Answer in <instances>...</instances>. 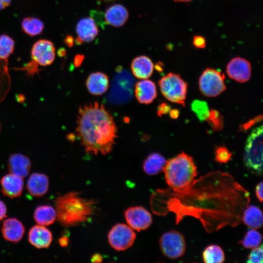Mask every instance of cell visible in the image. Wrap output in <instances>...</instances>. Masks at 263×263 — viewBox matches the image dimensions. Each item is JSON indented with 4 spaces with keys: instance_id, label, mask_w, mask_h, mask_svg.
Wrapping results in <instances>:
<instances>
[{
    "instance_id": "6da1fadb",
    "label": "cell",
    "mask_w": 263,
    "mask_h": 263,
    "mask_svg": "<svg viewBox=\"0 0 263 263\" xmlns=\"http://www.w3.org/2000/svg\"><path fill=\"white\" fill-rule=\"evenodd\" d=\"M249 201L248 192L232 176L214 171L181 189H158L151 197V206L159 215L173 212L177 224L186 216L195 217L206 231L212 232L239 225Z\"/></svg>"
},
{
    "instance_id": "7a4b0ae2",
    "label": "cell",
    "mask_w": 263,
    "mask_h": 263,
    "mask_svg": "<svg viewBox=\"0 0 263 263\" xmlns=\"http://www.w3.org/2000/svg\"><path fill=\"white\" fill-rule=\"evenodd\" d=\"M76 133L88 154L103 155L114 148L117 127L112 113L95 101L81 106L78 111Z\"/></svg>"
},
{
    "instance_id": "3957f363",
    "label": "cell",
    "mask_w": 263,
    "mask_h": 263,
    "mask_svg": "<svg viewBox=\"0 0 263 263\" xmlns=\"http://www.w3.org/2000/svg\"><path fill=\"white\" fill-rule=\"evenodd\" d=\"M94 202L84 198L77 192H71L55 201L56 218L59 223L70 226L87 221L93 214Z\"/></svg>"
},
{
    "instance_id": "277c9868",
    "label": "cell",
    "mask_w": 263,
    "mask_h": 263,
    "mask_svg": "<svg viewBox=\"0 0 263 263\" xmlns=\"http://www.w3.org/2000/svg\"><path fill=\"white\" fill-rule=\"evenodd\" d=\"M163 171L167 184L175 190L189 186L198 175L193 159L183 152L167 161Z\"/></svg>"
},
{
    "instance_id": "5b68a950",
    "label": "cell",
    "mask_w": 263,
    "mask_h": 263,
    "mask_svg": "<svg viewBox=\"0 0 263 263\" xmlns=\"http://www.w3.org/2000/svg\"><path fill=\"white\" fill-rule=\"evenodd\" d=\"M245 166L252 173H263V126L254 129L247 138L244 149Z\"/></svg>"
},
{
    "instance_id": "8992f818",
    "label": "cell",
    "mask_w": 263,
    "mask_h": 263,
    "mask_svg": "<svg viewBox=\"0 0 263 263\" xmlns=\"http://www.w3.org/2000/svg\"><path fill=\"white\" fill-rule=\"evenodd\" d=\"M161 92L169 101L185 106L187 84L178 75L169 73L158 82Z\"/></svg>"
},
{
    "instance_id": "52a82bcc",
    "label": "cell",
    "mask_w": 263,
    "mask_h": 263,
    "mask_svg": "<svg viewBox=\"0 0 263 263\" xmlns=\"http://www.w3.org/2000/svg\"><path fill=\"white\" fill-rule=\"evenodd\" d=\"M159 245L164 255L170 259L183 256L186 248L184 236L175 230L163 234L160 239Z\"/></svg>"
},
{
    "instance_id": "ba28073f",
    "label": "cell",
    "mask_w": 263,
    "mask_h": 263,
    "mask_svg": "<svg viewBox=\"0 0 263 263\" xmlns=\"http://www.w3.org/2000/svg\"><path fill=\"white\" fill-rule=\"evenodd\" d=\"M224 79L225 75L221 72L213 69H206L199 78L201 92L207 97L218 96L225 90Z\"/></svg>"
},
{
    "instance_id": "9c48e42d",
    "label": "cell",
    "mask_w": 263,
    "mask_h": 263,
    "mask_svg": "<svg viewBox=\"0 0 263 263\" xmlns=\"http://www.w3.org/2000/svg\"><path fill=\"white\" fill-rule=\"evenodd\" d=\"M136 234L132 228L123 224L115 225L108 234L111 246L117 251H123L133 244Z\"/></svg>"
},
{
    "instance_id": "30bf717a",
    "label": "cell",
    "mask_w": 263,
    "mask_h": 263,
    "mask_svg": "<svg viewBox=\"0 0 263 263\" xmlns=\"http://www.w3.org/2000/svg\"><path fill=\"white\" fill-rule=\"evenodd\" d=\"M55 47L51 41L44 39H39L36 42L32 47V60L38 65H50L55 60Z\"/></svg>"
},
{
    "instance_id": "8fae6325",
    "label": "cell",
    "mask_w": 263,
    "mask_h": 263,
    "mask_svg": "<svg viewBox=\"0 0 263 263\" xmlns=\"http://www.w3.org/2000/svg\"><path fill=\"white\" fill-rule=\"evenodd\" d=\"M124 216L129 226L138 231L148 228L152 224L150 213L142 207L128 208L124 212Z\"/></svg>"
},
{
    "instance_id": "7c38bea8",
    "label": "cell",
    "mask_w": 263,
    "mask_h": 263,
    "mask_svg": "<svg viewBox=\"0 0 263 263\" xmlns=\"http://www.w3.org/2000/svg\"><path fill=\"white\" fill-rule=\"evenodd\" d=\"M226 72L231 78L239 82H245L250 78L251 65L246 59L236 57L232 59L228 63Z\"/></svg>"
},
{
    "instance_id": "4fadbf2b",
    "label": "cell",
    "mask_w": 263,
    "mask_h": 263,
    "mask_svg": "<svg viewBox=\"0 0 263 263\" xmlns=\"http://www.w3.org/2000/svg\"><path fill=\"white\" fill-rule=\"evenodd\" d=\"M0 184L3 194L10 198H15L22 193L24 182L23 178L10 173L2 177Z\"/></svg>"
},
{
    "instance_id": "5bb4252c",
    "label": "cell",
    "mask_w": 263,
    "mask_h": 263,
    "mask_svg": "<svg viewBox=\"0 0 263 263\" xmlns=\"http://www.w3.org/2000/svg\"><path fill=\"white\" fill-rule=\"evenodd\" d=\"M134 94L139 103L149 104L152 102L157 96L156 87L152 81L142 79L136 83Z\"/></svg>"
},
{
    "instance_id": "9a60e30c",
    "label": "cell",
    "mask_w": 263,
    "mask_h": 263,
    "mask_svg": "<svg viewBox=\"0 0 263 263\" xmlns=\"http://www.w3.org/2000/svg\"><path fill=\"white\" fill-rule=\"evenodd\" d=\"M24 232V225L16 218H8L3 222L1 233L4 239L6 241L18 243L22 238Z\"/></svg>"
},
{
    "instance_id": "2e32d148",
    "label": "cell",
    "mask_w": 263,
    "mask_h": 263,
    "mask_svg": "<svg viewBox=\"0 0 263 263\" xmlns=\"http://www.w3.org/2000/svg\"><path fill=\"white\" fill-rule=\"evenodd\" d=\"M53 240L51 232L44 226L36 225L28 233L29 242L37 248L48 247Z\"/></svg>"
},
{
    "instance_id": "e0dca14e",
    "label": "cell",
    "mask_w": 263,
    "mask_h": 263,
    "mask_svg": "<svg viewBox=\"0 0 263 263\" xmlns=\"http://www.w3.org/2000/svg\"><path fill=\"white\" fill-rule=\"evenodd\" d=\"M31 167L30 159L22 154L15 153L9 158L8 168L10 173L24 178L28 175Z\"/></svg>"
},
{
    "instance_id": "ac0fdd59",
    "label": "cell",
    "mask_w": 263,
    "mask_h": 263,
    "mask_svg": "<svg viewBox=\"0 0 263 263\" xmlns=\"http://www.w3.org/2000/svg\"><path fill=\"white\" fill-rule=\"evenodd\" d=\"M86 85L89 92L94 95H101L106 92L109 86L108 76L105 74L96 72L88 76Z\"/></svg>"
},
{
    "instance_id": "d6986e66",
    "label": "cell",
    "mask_w": 263,
    "mask_h": 263,
    "mask_svg": "<svg viewBox=\"0 0 263 263\" xmlns=\"http://www.w3.org/2000/svg\"><path fill=\"white\" fill-rule=\"evenodd\" d=\"M129 16V12L125 7L120 4H114L106 10L104 19L108 24L119 27L127 22Z\"/></svg>"
},
{
    "instance_id": "ffe728a7",
    "label": "cell",
    "mask_w": 263,
    "mask_h": 263,
    "mask_svg": "<svg viewBox=\"0 0 263 263\" xmlns=\"http://www.w3.org/2000/svg\"><path fill=\"white\" fill-rule=\"evenodd\" d=\"M49 179L43 173H34L29 177L27 182V189L32 196L39 197L43 196L49 188Z\"/></svg>"
},
{
    "instance_id": "44dd1931",
    "label": "cell",
    "mask_w": 263,
    "mask_h": 263,
    "mask_svg": "<svg viewBox=\"0 0 263 263\" xmlns=\"http://www.w3.org/2000/svg\"><path fill=\"white\" fill-rule=\"evenodd\" d=\"M131 68L133 75L140 79H148L153 71V63L147 56H139L132 61Z\"/></svg>"
},
{
    "instance_id": "7402d4cb",
    "label": "cell",
    "mask_w": 263,
    "mask_h": 263,
    "mask_svg": "<svg viewBox=\"0 0 263 263\" xmlns=\"http://www.w3.org/2000/svg\"><path fill=\"white\" fill-rule=\"evenodd\" d=\"M77 38L82 41L89 42L93 41L98 34V29L92 18L81 19L76 26Z\"/></svg>"
},
{
    "instance_id": "603a6c76",
    "label": "cell",
    "mask_w": 263,
    "mask_h": 263,
    "mask_svg": "<svg viewBox=\"0 0 263 263\" xmlns=\"http://www.w3.org/2000/svg\"><path fill=\"white\" fill-rule=\"evenodd\" d=\"M242 219L246 226L252 229H260L263 226L262 211L257 206H249L244 209L243 211Z\"/></svg>"
},
{
    "instance_id": "cb8c5ba5",
    "label": "cell",
    "mask_w": 263,
    "mask_h": 263,
    "mask_svg": "<svg viewBox=\"0 0 263 263\" xmlns=\"http://www.w3.org/2000/svg\"><path fill=\"white\" fill-rule=\"evenodd\" d=\"M167 160L157 152L149 155L143 164L144 172L148 175H154L163 171Z\"/></svg>"
},
{
    "instance_id": "d4e9b609",
    "label": "cell",
    "mask_w": 263,
    "mask_h": 263,
    "mask_svg": "<svg viewBox=\"0 0 263 263\" xmlns=\"http://www.w3.org/2000/svg\"><path fill=\"white\" fill-rule=\"evenodd\" d=\"M34 219L39 225L49 226L53 224L56 219V210L50 206H39L34 211Z\"/></svg>"
},
{
    "instance_id": "484cf974",
    "label": "cell",
    "mask_w": 263,
    "mask_h": 263,
    "mask_svg": "<svg viewBox=\"0 0 263 263\" xmlns=\"http://www.w3.org/2000/svg\"><path fill=\"white\" fill-rule=\"evenodd\" d=\"M44 28V24L39 19L27 17L21 22V29L28 35L33 37L41 34Z\"/></svg>"
},
{
    "instance_id": "4316f807",
    "label": "cell",
    "mask_w": 263,
    "mask_h": 263,
    "mask_svg": "<svg viewBox=\"0 0 263 263\" xmlns=\"http://www.w3.org/2000/svg\"><path fill=\"white\" fill-rule=\"evenodd\" d=\"M11 87V78L8 70V61L0 59V103L6 97Z\"/></svg>"
},
{
    "instance_id": "83f0119b",
    "label": "cell",
    "mask_w": 263,
    "mask_h": 263,
    "mask_svg": "<svg viewBox=\"0 0 263 263\" xmlns=\"http://www.w3.org/2000/svg\"><path fill=\"white\" fill-rule=\"evenodd\" d=\"M202 257L204 262L206 263H222L225 260L223 250L215 244L207 246L203 252Z\"/></svg>"
},
{
    "instance_id": "f1b7e54d",
    "label": "cell",
    "mask_w": 263,
    "mask_h": 263,
    "mask_svg": "<svg viewBox=\"0 0 263 263\" xmlns=\"http://www.w3.org/2000/svg\"><path fill=\"white\" fill-rule=\"evenodd\" d=\"M262 240V234L255 229H252L246 233L239 243L245 248L253 249L260 246Z\"/></svg>"
},
{
    "instance_id": "f546056e",
    "label": "cell",
    "mask_w": 263,
    "mask_h": 263,
    "mask_svg": "<svg viewBox=\"0 0 263 263\" xmlns=\"http://www.w3.org/2000/svg\"><path fill=\"white\" fill-rule=\"evenodd\" d=\"M15 48V41L9 36H0V59L7 61L8 58L13 53Z\"/></svg>"
},
{
    "instance_id": "4dcf8cb0",
    "label": "cell",
    "mask_w": 263,
    "mask_h": 263,
    "mask_svg": "<svg viewBox=\"0 0 263 263\" xmlns=\"http://www.w3.org/2000/svg\"><path fill=\"white\" fill-rule=\"evenodd\" d=\"M191 107L200 121L206 120L209 112L207 102L200 100H194L191 103Z\"/></svg>"
},
{
    "instance_id": "1f68e13d",
    "label": "cell",
    "mask_w": 263,
    "mask_h": 263,
    "mask_svg": "<svg viewBox=\"0 0 263 263\" xmlns=\"http://www.w3.org/2000/svg\"><path fill=\"white\" fill-rule=\"evenodd\" d=\"M206 121L210 125L213 131H220L223 128V117L220 113L217 110H209Z\"/></svg>"
},
{
    "instance_id": "d6a6232c",
    "label": "cell",
    "mask_w": 263,
    "mask_h": 263,
    "mask_svg": "<svg viewBox=\"0 0 263 263\" xmlns=\"http://www.w3.org/2000/svg\"><path fill=\"white\" fill-rule=\"evenodd\" d=\"M232 155L225 146L217 147L215 150V160L220 164L226 163L231 159Z\"/></svg>"
},
{
    "instance_id": "836d02e7",
    "label": "cell",
    "mask_w": 263,
    "mask_h": 263,
    "mask_svg": "<svg viewBox=\"0 0 263 263\" xmlns=\"http://www.w3.org/2000/svg\"><path fill=\"white\" fill-rule=\"evenodd\" d=\"M263 260V245L253 248L250 252L246 262L248 263H262Z\"/></svg>"
},
{
    "instance_id": "e575fe53",
    "label": "cell",
    "mask_w": 263,
    "mask_h": 263,
    "mask_svg": "<svg viewBox=\"0 0 263 263\" xmlns=\"http://www.w3.org/2000/svg\"><path fill=\"white\" fill-rule=\"evenodd\" d=\"M38 66L36 63L31 60L23 67L17 69V70L25 71L28 75L31 76L38 72Z\"/></svg>"
},
{
    "instance_id": "d590c367",
    "label": "cell",
    "mask_w": 263,
    "mask_h": 263,
    "mask_svg": "<svg viewBox=\"0 0 263 263\" xmlns=\"http://www.w3.org/2000/svg\"><path fill=\"white\" fill-rule=\"evenodd\" d=\"M263 119L262 115L257 116V117L250 120L246 123L242 124L240 126L239 128L240 131H246L256 123L261 121Z\"/></svg>"
},
{
    "instance_id": "8d00e7d4",
    "label": "cell",
    "mask_w": 263,
    "mask_h": 263,
    "mask_svg": "<svg viewBox=\"0 0 263 263\" xmlns=\"http://www.w3.org/2000/svg\"><path fill=\"white\" fill-rule=\"evenodd\" d=\"M193 45L198 48H204L206 47V40L201 36H194L193 39Z\"/></svg>"
},
{
    "instance_id": "74e56055",
    "label": "cell",
    "mask_w": 263,
    "mask_h": 263,
    "mask_svg": "<svg viewBox=\"0 0 263 263\" xmlns=\"http://www.w3.org/2000/svg\"><path fill=\"white\" fill-rule=\"evenodd\" d=\"M170 111V107L166 103L160 104L157 109V114L159 116L166 114Z\"/></svg>"
},
{
    "instance_id": "f35d334b",
    "label": "cell",
    "mask_w": 263,
    "mask_h": 263,
    "mask_svg": "<svg viewBox=\"0 0 263 263\" xmlns=\"http://www.w3.org/2000/svg\"><path fill=\"white\" fill-rule=\"evenodd\" d=\"M263 181L258 184L256 187V195L260 202H263Z\"/></svg>"
},
{
    "instance_id": "ab89813d",
    "label": "cell",
    "mask_w": 263,
    "mask_h": 263,
    "mask_svg": "<svg viewBox=\"0 0 263 263\" xmlns=\"http://www.w3.org/2000/svg\"><path fill=\"white\" fill-rule=\"evenodd\" d=\"M7 208L5 204L0 200V222L6 216Z\"/></svg>"
},
{
    "instance_id": "60d3db41",
    "label": "cell",
    "mask_w": 263,
    "mask_h": 263,
    "mask_svg": "<svg viewBox=\"0 0 263 263\" xmlns=\"http://www.w3.org/2000/svg\"><path fill=\"white\" fill-rule=\"evenodd\" d=\"M75 40L73 37L67 35L64 39V43L69 47H72L74 44Z\"/></svg>"
},
{
    "instance_id": "b9f144b4",
    "label": "cell",
    "mask_w": 263,
    "mask_h": 263,
    "mask_svg": "<svg viewBox=\"0 0 263 263\" xmlns=\"http://www.w3.org/2000/svg\"><path fill=\"white\" fill-rule=\"evenodd\" d=\"M12 0H0V10H3L9 6Z\"/></svg>"
},
{
    "instance_id": "7bdbcfd3",
    "label": "cell",
    "mask_w": 263,
    "mask_h": 263,
    "mask_svg": "<svg viewBox=\"0 0 263 263\" xmlns=\"http://www.w3.org/2000/svg\"><path fill=\"white\" fill-rule=\"evenodd\" d=\"M84 56L83 55H77L75 58V64L76 66H79L84 59Z\"/></svg>"
},
{
    "instance_id": "ee69618b",
    "label": "cell",
    "mask_w": 263,
    "mask_h": 263,
    "mask_svg": "<svg viewBox=\"0 0 263 263\" xmlns=\"http://www.w3.org/2000/svg\"><path fill=\"white\" fill-rule=\"evenodd\" d=\"M68 241L67 237L63 236L59 239L58 242L61 246L66 247L68 245Z\"/></svg>"
},
{
    "instance_id": "f6af8a7d",
    "label": "cell",
    "mask_w": 263,
    "mask_h": 263,
    "mask_svg": "<svg viewBox=\"0 0 263 263\" xmlns=\"http://www.w3.org/2000/svg\"><path fill=\"white\" fill-rule=\"evenodd\" d=\"M91 261L93 263H100L102 261V257L100 255L95 254L92 256Z\"/></svg>"
},
{
    "instance_id": "bcb514c9",
    "label": "cell",
    "mask_w": 263,
    "mask_h": 263,
    "mask_svg": "<svg viewBox=\"0 0 263 263\" xmlns=\"http://www.w3.org/2000/svg\"><path fill=\"white\" fill-rule=\"evenodd\" d=\"M169 113L170 117L173 119L177 118L179 114V112L178 110L176 109L170 110Z\"/></svg>"
},
{
    "instance_id": "7dc6e473",
    "label": "cell",
    "mask_w": 263,
    "mask_h": 263,
    "mask_svg": "<svg viewBox=\"0 0 263 263\" xmlns=\"http://www.w3.org/2000/svg\"><path fill=\"white\" fill-rule=\"evenodd\" d=\"M66 54V50L63 48H59L57 51V54L59 56L62 57L65 56Z\"/></svg>"
},
{
    "instance_id": "c3c4849f",
    "label": "cell",
    "mask_w": 263,
    "mask_h": 263,
    "mask_svg": "<svg viewBox=\"0 0 263 263\" xmlns=\"http://www.w3.org/2000/svg\"><path fill=\"white\" fill-rule=\"evenodd\" d=\"M175 1L177 2H188L191 1V0H174Z\"/></svg>"
},
{
    "instance_id": "681fc988",
    "label": "cell",
    "mask_w": 263,
    "mask_h": 263,
    "mask_svg": "<svg viewBox=\"0 0 263 263\" xmlns=\"http://www.w3.org/2000/svg\"><path fill=\"white\" fill-rule=\"evenodd\" d=\"M104 0V1H111V0Z\"/></svg>"
},
{
    "instance_id": "f907efd6",
    "label": "cell",
    "mask_w": 263,
    "mask_h": 263,
    "mask_svg": "<svg viewBox=\"0 0 263 263\" xmlns=\"http://www.w3.org/2000/svg\"><path fill=\"white\" fill-rule=\"evenodd\" d=\"M0 126H0V128H1Z\"/></svg>"
}]
</instances>
